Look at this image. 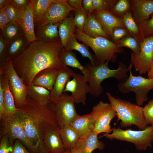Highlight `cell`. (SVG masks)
Here are the masks:
<instances>
[{
    "mask_svg": "<svg viewBox=\"0 0 153 153\" xmlns=\"http://www.w3.org/2000/svg\"><path fill=\"white\" fill-rule=\"evenodd\" d=\"M63 47L61 41L46 42L37 40L12 60L14 69L27 86L32 84L41 71L47 69L60 70L65 66L58 56Z\"/></svg>",
    "mask_w": 153,
    "mask_h": 153,
    "instance_id": "cell-1",
    "label": "cell"
},
{
    "mask_svg": "<svg viewBox=\"0 0 153 153\" xmlns=\"http://www.w3.org/2000/svg\"><path fill=\"white\" fill-rule=\"evenodd\" d=\"M52 104L43 105L27 96L26 103L17 108L16 113L29 140L37 153H49L43 144L47 128L55 127L60 129L52 109Z\"/></svg>",
    "mask_w": 153,
    "mask_h": 153,
    "instance_id": "cell-2",
    "label": "cell"
},
{
    "mask_svg": "<svg viewBox=\"0 0 153 153\" xmlns=\"http://www.w3.org/2000/svg\"><path fill=\"white\" fill-rule=\"evenodd\" d=\"M109 61H107L96 66H93L89 62L84 66L87 72L84 80L89 83L90 93L94 97H99L103 92V88L101 83L104 80L114 78L118 81V82H122L125 81L128 77V66L123 62H120L117 69H111L108 66Z\"/></svg>",
    "mask_w": 153,
    "mask_h": 153,
    "instance_id": "cell-3",
    "label": "cell"
},
{
    "mask_svg": "<svg viewBox=\"0 0 153 153\" xmlns=\"http://www.w3.org/2000/svg\"><path fill=\"white\" fill-rule=\"evenodd\" d=\"M110 103L116 113L118 121L121 128L136 126L140 130L148 126L145 119L143 107L129 101L116 98L109 92L106 93Z\"/></svg>",
    "mask_w": 153,
    "mask_h": 153,
    "instance_id": "cell-4",
    "label": "cell"
},
{
    "mask_svg": "<svg viewBox=\"0 0 153 153\" xmlns=\"http://www.w3.org/2000/svg\"><path fill=\"white\" fill-rule=\"evenodd\" d=\"M75 35L77 39L90 47L95 53L97 65L107 61L114 62L117 53H122L123 48L118 47L110 39L101 36L90 37L76 28Z\"/></svg>",
    "mask_w": 153,
    "mask_h": 153,
    "instance_id": "cell-5",
    "label": "cell"
},
{
    "mask_svg": "<svg viewBox=\"0 0 153 153\" xmlns=\"http://www.w3.org/2000/svg\"><path fill=\"white\" fill-rule=\"evenodd\" d=\"M153 129V124L139 130L130 128L123 130L119 127H114L112 128L111 133H103L99 138L105 137L111 140L116 139L128 142L134 144L137 150H145L148 147H151Z\"/></svg>",
    "mask_w": 153,
    "mask_h": 153,
    "instance_id": "cell-6",
    "label": "cell"
},
{
    "mask_svg": "<svg viewBox=\"0 0 153 153\" xmlns=\"http://www.w3.org/2000/svg\"><path fill=\"white\" fill-rule=\"evenodd\" d=\"M132 66L131 63L128 66L129 75L128 78L124 82H118V87L122 94L130 92H134L136 104L141 107L148 100L149 92L153 89V79L133 75L131 71Z\"/></svg>",
    "mask_w": 153,
    "mask_h": 153,
    "instance_id": "cell-7",
    "label": "cell"
},
{
    "mask_svg": "<svg viewBox=\"0 0 153 153\" xmlns=\"http://www.w3.org/2000/svg\"><path fill=\"white\" fill-rule=\"evenodd\" d=\"M0 121V138L4 135L7 136L12 146L15 140H18L31 153H37L29 140L17 113L3 118Z\"/></svg>",
    "mask_w": 153,
    "mask_h": 153,
    "instance_id": "cell-8",
    "label": "cell"
},
{
    "mask_svg": "<svg viewBox=\"0 0 153 153\" xmlns=\"http://www.w3.org/2000/svg\"><path fill=\"white\" fill-rule=\"evenodd\" d=\"M3 73L6 75L8 79L9 88L13 96L15 106L17 108L20 107L26 101L27 86L14 69L11 59H7Z\"/></svg>",
    "mask_w": 153,
    "mask_h": 153,
    "instance_id": "cell-9",
    "label": "cell"
},
{
    "mask_svg": "<svg viewBox=\"0 0 153 153\" xmlns=\"http://www.w3.org/2000/svg\"><path fill=\"white\" fill-rule=\"evenodd\" d=\"M95 120L94 131L98 135L102 133H111L110 125L112 120L116 116V113L110 103L100 101L92 108L91 112Z\"/></svg>",
    "mask_w": 153,
    "mask_h": 153,
    "instance_id": "cell-10",
    "label": "cell"
},
{
    "mask_svg": "<svg viewBox=\"0 0 153 153\" xmlns=\"http://www.w3.org/2000/svg\"><path fill=\"white\" fill-rule=\"evenodd\" d=\"M140 46L139 53L132 52L131 60L135 71L142 75L148 72L153 61V35L140 42Z\"/></svg>",
    "mask_w": 153,
    "mask_h": 153,
    "instance_id": "cell-11",
    "label": "cell"
},
{
    "mask_svg": "<svg viewBox=\"0 0 153 153\" xmlns=\"http://www.w3.org/2000/svg\"><path fill=\"white\" fill-rule=\"evenodd\" d=\"M75 103L70 95L65 94L64 97L57 102L52 103V109L60 128L70 124L78 114Z\"/></svg>",
    "mask_w": 153,
    "mask_h": 153,
    "instance_id": "cell-12",
    "label": "cell"
},
{
    "mask_svg": "<svg viewBox=\"0 0 153 153\" xmlns=\"http://www.w3.org/2000/svg\"><path fill=\"white\" fill-rule=\"evenodd\" d=\"M75 10L67 0H54L37 25L59 23L68 17L70 12Z\"/></svg>",
    "mask_w": 153,
    "mask_h": 153,
    "instance_id": "cell-13",
    "label": "cell"
},
{
    "mask_svg": "<svg viewBox=\"0 0 153 153\" xmlns=\"http://www.w3.org/2000/svg\"><path fill=\"white\" fill-rule=\"evenodd\" d=\"M73 79L67 83L64 92H69L75 103L86 104L87 94L90 93L89 85L86 82L83 75L74 73Z\"/></svg>",
    "mask_w": 153,
    "mask_h": 153,
    "instance_id": "cell-14",
    "label": "cell"
},
{
    "mask_svg": "<svg viewBox=\"0 0 153 153\" xmlns=\"http://www.w3.org/2000/svg\"><path fill=\"white\" fill-rule=\"evenodd\" d=\"M74 73L71 69L66 66L59 70L52 89L50 92L49 99L51 103H55L64 97V91L66 84Z\"/></svg>",
    "mask_w": 153,
    "mask_h": 153,
    "instance_id": "cell-15",
    "label": "cell"
},
{
    "mask_svg": "<svg viewBox=\"0 0 153 153\" xmlns=\"http://www.w3.org/2000/svg\"><path fill=\"white\" fill-rule=\"evenodd\" d=\"M20 12V26L23 30L24 35L27 40L29 44L37 40L35 33L33 10L31 3L30 2Z\"/></svg>",
    "mask_w": 153,
    "mask_h": 153,
    "instance_id": "cell-16",
    "label": "cell"
},
{
    "mask_svg": "<svg viewBox=\"0 0 153 153\" xmlns=\"http://www.w3.org/2000/svg\"><path fill=\"white\" fill-rule=\"evenodd\" d=\"M60 129L50 127L46 130L43 139L44 147L49 153H63L65 150L60 135Z\"/></svg>",
    "mask_w": 153,
    "mask_h": 153,
    "instance_id": "cell-17",
    "label": "cell"
},
{
    "mask_svg": "<svg viewBox=\"0 0 153 153\" xmlns=\"http://www.w3.org/2000/svg\"><path fill=\"white\" fill-rule=\"evenodd\" d=\"M133 17L139 26L153 14V0H131Z\"/></svg>",
    "mask_w": 153,
    "mask_h": 153,
    "instance_id": "cell-18",
    "label": "cell"
},
{
    "mask_svg": "<svg viewBox=\"0 0 153 153\" xmlns=\"http://www.w3.org/2000/svg\"><path fill=\"white\" fill-rule=\"evenodd\" d=\"M94 13L111 41L114 28H125L122 18L116 17L109 10H94Z\"/></svg>",
    "mask_w": 153,
    "mask_h": 153,
    "instance_id": "cell-19",
    "label": "cell"
},
{
    "mask_svg": "<svg viewBox=\"0 0 153 153\" xmlns=\"http://www.w3.org/2000/svg\"><path fill=\"white\" fill-rule=\"evenodd\" d=\"M105 147L104 144L99 140L97 135L93 130L85 136L80 137L75 148L81 153H91L96 149L103 150Z\"/></svg>",
    "mask_w": 153,
    "mask_h": 153,
    "instance_id": "cell-20",
    "label": "cell"
},
{
    "mask_svg": "<svg viewBox=\"0 0 153 153\" xmlns=\"http://www.w3.org/2000/svg\"><path fill=\"white\" fill-rule=\"evenodd\" d=\"M59 23L35 26V33L37 40L46 42L61 41L58 27Z\"/></svg>",
    "mask_w": 153,
    "mask_h": 153,
    "instance_id": "cell-21",
    "label": "cell"
},
{
    "mask_svg": "<svg viewBox=\"0 0 153 153\" xmlns=\"http://www.w3.org/2000/svg\"><path fill=\"white\" fill-rule=\"evenodd\" d=\"M0 80L3 89L4 114L3 118H4L15 114L17 112L18 109L15 106L13 96L9 88L8 79L7 75L3 73L0 74Z\"/></svg>",
    "mask_w": 153,
    "mask_h": 153,
    "instance_id": "cell-22",
    "label": "cell"
},
{
    "mask_svg": "<svg viewBox=\"0 0 153 153\" xmlns=\"http://www.w3.org/2000/svg\"><path fill=\"white\" fill-rule=\"evenodd\" d=\"M95 124L94 117L91 112L88 114L82 115L78 114L70 125L76 131L80 137H81L93 130Z\"/></svg>",
    "mask_w": 153,
    "mask_h": 153,
    "instance_id": "cell-23",
    "label": "cell"
},
{
    "mask_svg": "<svg viewBox=\"0 0 153 153\" xmlns=\"http://www.w3.org/2000/svg\"><path fill=\"white\" fill-rule=\"evenodd\" d=\"M59 70L47 69L38 73L33 80L32 84L45 88L50 91L52 90Z\"/></svg>",
    "mask_w": 153,
    "mask_h": 153,
    "instance_id": "cell-24",
    "label": "cell"
},
{
    "mask_svg": "<svg viewBox=\"0 0 153 153\" xmlns=\"http://www.w3.org/2000/svg\"><path fill=\"white\" fill-rule=\"evenodd\" d=\"M82 31L90 37L101 36L110 39L94 12L88 14V18Z\"/></svg>",
    "mask_w": 153,
    "mask_h": 153,
    "instance_id": "cell-25",
    "label": "cell"
},
{
    "mask_svg": "<svg viewBox=\"0 0 153 153\" xmlns=\"http://www.w3.org/2000/svg\"><path fill=\"white\" fill-rule=\"evenodd\" d=\"M59 132L65 150H71L75 148L80 138L76 131L70 124L61 128Z\"/></svg>",
    "mask_w": 153,
    "mask_h": 153,
    "instance_id": "cell-26",
    "label": "cell"
},
{
    "mask_svg": "<svg viewBox=\"0 0 153 153\" xmlns=\"http://www.w3.org/2000/svg\"><path fill=\"white\" fill-rule=\"evenodd\" d=\"M73 17L68 16L59 23V34L63 47H65L69 38L74 34L76 28L73 21Z\"/></svg>",
    "mask_w": 153,
    "mask_h": 153,
    "instance_id": "cell-27",
    "label": "cell"
},
{
    "mask_svg": "<svg viewBox=\"0 0 153 153\" xmlns=\"http://www.w3.org/2000/svg\"><path fill=\"white\" fill-rule=\"evenodd\" d=\"M58 56L64 65L78 69L81 72L84 77L86 76L87 72L86 68L81 64L76 54L72 51L67 50L63 47L59 52Z\"/></svg>",
    "mask_w": 153,
    "mask_h": 153,
    "instance_id": "cell-28",
    "label": "cell"
},
{
    "mask_svg": "<svg viewBox=\"0 0 153 153\" xmlns=\"http://www.w3.org/2000/svg\"><path fill=\"white\" fill-rule=\"evenodd\" d=\"M65 48L68 50H75L78 51L83 57L89 59L92 65H97L95 56L89 50L88 46L84 43L78 42L74 34L69 38Z\"/></svg>",
    "mask_w": 153,
    "mask_h": 153,
    "instance_id": "cell-29",
    "label": "cell"
},
{
    "mask_svg": "<svg viewBox=\"0 0 153 153\" xmlns=\"http://www.w3.org/2000/svg\"><path fill=\"white\" fill-rule=\"evenodd\" d=\"M27 96L32 99L44 106L51 103L49 99L50 91L32 84L27 86Z\"/></svg>",
    "mask_w": 153,
    "mask_h": 153,
    "instance_id": "cell-30",
    "label": "cell"
},
{
    "mask_svg": "<svg viewBox=\"0 0 153 153\" xmlns=\"http://www.w3.org/2000/svg\"><path fill=\"white\" fill-rule=\"evenodd\" d=\"M0 33L8 46L24 35L23 30L20 26L10 22L1 29Z\"/></svg>",
    "mask_w": 153,
    "mask_h": 153,
    "instance_id": "cell-31",
    "label": "cell"
},
{
    "mask_svg": "<svg viewBox=\"0 0 153 153\" xmlns=\"http://www.w3.org/2000/svg\"><path fill=\"white\" fill-rule=\"evenodd\" d=\"M125 28L129 35L134 37L139 42L144 39L141 34L139 26L136 23L131 11L126 13L122 18Z\"/></svg>",
    "mask_w": 153,
    "mask_h": 153,
    "instance_id": "cell-32",
    "label": "cell"
},
{
    "mask_svg": "<svg viewBox=\"0 0 153 153\" xmlns=\"http://www.w3.org/2000/svg\"><path fill=\"white\" fill-rule=\"evenodd\" d=\"M28 44V40L24 35L19 37L8 46L6 60H12L20 54Z\"/></svg>",
    "mask_w": 153,
    "mask_h": 153,
    "instance_id": "cell-33",
    "label": "cell"
},
{
    "mask_svg": "<svg viewBox=\"0 0 153 153\" xmlns=\"http://www.w3.org/2000/svg\"><path fill=\"white\" fill-rule=\"evenodd\" d=\"M54 0H31L33 10L35 26L37 25L50 5Z\"/></svg>",
    "mask_w": 153,
    "mask_h": 153,
    "instance_id": "cell-34",
    "label": "cell"
},
{
    "mask_svg": "<svg viewBox=\"0 0 153 153\" xmlns=\"http://www.w3.org/2000/svg\"><path fill=\"white\" fill-rule=\"evenodd\" d=\"M131 10L130 0H119L112 6L109 11L114 16L122 18L127 12Z\"/></svg>",
    "mask_w": 153,
    "mask_h": 153,
    "instance_id": "cell-35",
    "label": "cell"
},
{
    "mask_svg": "<svg viewBox=\"0 0 153 153\" xmlns=\"http://www.w3.org/2000/svg\"><path fill=\"white\" fill-rule=\"evenodd\" d=\"M115 43L118 47H125L129 48L135 54H138L140 52V42L129 35L124 37Z\"/></svg>",
    "mask_w": 153,
    "mask_h": 153,
    "instance_id": "cell-36",
    "label": "cell"
},
{
    "mask_svg": "<svg viewBox=\"0 0 153 153\" xmlns=\"http://www.w3.org/2000/svg\"><path fill=\"white\" fill-rule=\"evenodd\" d=\"M74 15L73 21L76 28L83 31L88 17V14L82 7L74 10Z\"/></svg>",
    "mask_w": 153,
    "mask_h": 153,
    "instance_id": "cell-37",
    "label": "cell"
},
{
    "mask_svg": "<svg viewBox=\"0 0 153 153\" xmlns=\"http://www.w3.org/2000/svg\"><path fill=\"white\" fill-rule=\"evenodd\" d=\"M5 11L10 22L20 26V12L12 4L11 0L7 5Z\"/></svg>",
    "mask_w": 153,
    "mask_h": 153,
    "instance_id": "cell-38",
    "label": "cell"
},
{
    "mask_svg": "<svg viewBox=\"0 0 153 153\" xmlns=\"http://www.w3.org/2000/svg\"><path fill=\"white\" fill-rule=\"evenodd\" d=\"M148 19L142 22L139 26L143 39L153 35V14Z\"/></svg>",
    "mask_w": 153,
    "mask_h": 153,
    "instance_id": "cell-39",
    "label": "cell"
},
{
    "mask_svg": "<svg viewBox=\"0 0 153 153\" xmlns=\"http://www.w3.org/2000/svg\"><path fill=\"white\" fill-rule=\"evenodd\" d=\"M117 1L116 0H93L94 10H109Z\"/></svg>",
    "mask_w": 153,
    "mask_h": 153,
    "instance_id": "cell-40",
    "label": "cell"
},
{
    "mask_svg": "<svg viewBox=\"0 0 153 153\" xmlns=\"http://www.w3.org/2000/svg\"><path fill=\"white\" fill-rule=\"evenodd\" d=\"M144 116L148 125L153 124V99L150 100L143 107Z\"/></svg>",
    "mask_w": 153,
    "mask_h": 153,
    "instance_id": "cell-41",
    "label": "cell"
},
{
    "mask_svg": "<svg viewBox=\"0 0 153 153\" xmlns=\"http://www.w3.org/2000/svg\"><path fill=\"white\" fill-rule=\"evenodd\" d=\"M8 45L1 34H0V68H4L6 61V55Z\"/></svg>",
    "mask_w": 153,
    "mask_h": 153,
    "instance_id": "cell-42",
    "label": "cell"
},
{
    "mask_svg": "<svg viewBox=\"0 0 153 153\" xmlns=\"http://www.w3.org/2000/svg\"><path fill=\"white\" fill-rule=\"evenodd\" d=\"M129 35L128 32L125 28L120 27H115L113 30L111 41L116 43Z\"/></svg>",
    "mask_w": 153,
    "mask_h": 153,
    "instance_id": "cell-43",
    "label": "cell"
},
{
    "mask_svg": "<svg viewBox=\"0 0 153 153\" xmlns=\"http://www.w3.org/2000/svg\"><path fill=\"white\" fill-rule=\"evenodd\" d=\"M0 153H11L12 146L11 145L8 137L4 135L0 138Z\"/></svg>",
    "mask_w": 153,
    "mask_h": 153,
    "instance_id": "cell-44",
    "label": "cell"
},
{
    "mask_svg": "<svg viewBox=\"0 0 153 153\" xmlns=\"http://www.w3.org/2000/svg\"><path fill=\"white\" fill-rule=\"evenodd\" d=\"M11 153H31L19 140H16L12 145Z\"/></svg>",
    "mask_w": 153,
    "mask_h": 153,
    "instance_id": "cell-45",
    "label": "cell"
},
{
    "mask_svg": "<svg viewBox=\"0 0 153 153\" xmlns=\"http://www.w3.org/2000/svg\"><path fill=\"white\" fill-rule=\"evenodd\" d=\"M11 2L18 10L20 12L29 4L31 0H11Z\"/></svg>",
    "mask_w": 153,
    "mask_h": 153,
    "instance_id": "cell-46",
    "label": "cell"
},
{
    "mask_svg": "<svg viewBox=\"0 0 153 153\" xmlns=\"http://www.w3.org/2000/svg\"><path fill=\"white\" fill-rule=\"evenodd\" d=\"M6 7L0 9V28L1 29L6 25L10 22L6 13L5 9Z\"/></svg>",
    "mask_w": 153,
    "mask_h": 153,
    "instance_id": "cell-47",
    "label": "cell"
},
{
    "mask_svg": "<svg viewBox=\"0 0 153 153\" xmlns=\"http://www.w3.org/2000/svg\"><path fill=\"white\" fill-rule=\"evenodd\" d=\"M82 7L88 14L93 13L94 11L93 0H82Z\"/></svg>",
    "mask_w": 153,
    "mask_h": 153,
    "instance_id": "cell-48",
    "label": "cell"
},
{
    "mask_svg": "<svg viewBox=\"0 0 153 153\" xmlns=\"http://www.w3.org/2000/svg\"><path fill=\"white\" fill-rule=\"evenodd\" d=\"M4 114L3 89L1 81L0 80V119L3 117Z\"/></svg>",
    "mask_w": 153,
    "mask_h": 153,
    "instance_id": "cell-49",
    "label": "cell"
},
{
    "mask_svg": "<svg viewBox=\"0 0 153 153\" xmlns=\"http://www.w3.org/2000/svg\"><path fill=\"white\" fill-rule=\"evenodd\" d=\"M67 2L71 7L76 9H79L83 7L82 0H68Z\"/></svg>",
    "mask_w": 153,
    "mask_h": 153,
    "instance_id": "cell-50",
    "label": "cell"
},
{
    "mask_svg": "<svg viewBox=\"0 0 153 153\" xmlns=\"http://www.w3.org/2000/svg\"><path fill=\"white\" fill-rule=\"evenodd\" d=\"M148 73L147 76L149 78L153 79V61Z\"/></svg>",
    "mask_w": 153,
    "mask_h": 153,
    "instance_id": "cell-51",
    "label": "cell"
},
{
    "mask_svg": "<svg viewBox=\"0 0 153 153\" xmlns=\"http://www.w3.org/2000/svg\"><path fill=\"white\" fill-rule=\"evenodd\" d=\"M10 1V0H0V9L6 7Z\"/></svg>",
    "mask_w": 153,
    "mask_h": 153,
    "instance_id": "cell-52",
    "label": "cell"
},
{
    "mask_svg": "<svg viewBox=\"0 0 153 153\" xmlns=\"http://www.w3.org/2000/svg\"><path fill=\"white\" fill-rule=\"evenodd\" d=\"M71 151V153H81L79 151L75 148L72 149Z\"/></svg>",
    "mask_w": 153,
    "mask_h": 153,
    "instance_id": "cell-53",
    "label": "cell"
},
{
    "mask_svg": "<svg viewBox=\"0 0 153 153\" xmlns=\"http://www.w3.org/2000/svg\"><path fill=\"white\" fill-rule=\"evenodd\" d=\"M63 153H71V151L70 150H66Z\"/></svg>",
    "mask_w": 153,
    "mask_h": 153,
    "instance_id": "cell-54",
    "label": "cell"
},
{
    "mask_svg": "<svg viewBox=\"0 0 153 153\" xmlns=\"http://www.w3.org/2000/svg\"><path fill=\"white\" fill-rule=\"evenodd\" d=\"M152 142H153V129L152 131Z\"/></svg>",
    "mask_w": 153,
    "mask_h": 153,
    "instance_id": "cell-55",
    "label": "cell"
}]
</instances>
